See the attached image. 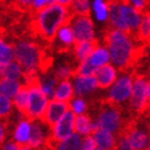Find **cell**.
<instances>
[{
	"label": "cell",
	"mask_w": 150,
	"mask_h": 150,
	"mask_svg": "<svg viewBox=\"0 0 150 150\" xmlns=\"http://www.w3.org/2000/svg\"><path fill=\"white\" fill-rule=\"evenodd\" d=\"M111 61L121 71L136 65L146 50L145 44L138 45V40L128 33L116 28H109L104 35Z\"/></svg>",
	"instance_id": "6da1fadb"
},
{
	"label": "cell",
	"mask_w": 150,
	"mask_h": 150,
	"mask_svg": "<svg viewBox=\"0 0 150 150\" xmlns=\"http://www.w3.org/2000/svg\"><path fill=\"white\" fill-rule=\"evenodd\" d=\"M72 16L73 15L66 6L55 3L38 10L35 20L32 22V27L43 39L52 43L55 39L57 29L66 21L71 20Z\"/></svg>",
	"instance_id": "7a4b0ae2"
},
{
	"label": "cell",
	"mask_w": 150,
	"mask_h": 150,
	"mask_svg": "<svg viewBox=\"0 0 150 150\" xmlns=\"http://www.w3.org/2000/svg\"><path fill=\"white\" fill-rule=\"evenodd\" d=\"M15 59L23 70V73L47 72L51 66V57L42 48L32 42H18L15 45Z\"/></svg>",
	"instance_id": "3957f363"
},
{
	"label": "cell",
	"mask_w": 150,
	"mask_h": 150,
	"mask_svg": "<svg viewBox=\"0 0 150 150\" xmlns=\"http://www.w3.org/2000/svg\"><path fill=\"white\" fill-rule=\"evenodd\" d=\"M23 77L26 81V86L28 87V103L23 116L31 121L42 120L48 105V98L39 87V76L38 74H28Z\"/></svg>",
	"instance_id": "277c9868"
},
{
	"label": "cell",
	"mask_w": 150,
	"mask_h": 150,
	"mask_svg": "<svg viewBox=\"0 0 150 150\" xmlns=\"http://www.w3.org/2000/svg\"><path fill=\"white\" fill-rule=\"evenodd\" d=\"M150 84L145 74H138L133 77V86L131 93V109L138 116L145 115L149 110V95H150Z\"/></svg>",
	"instance_id": "5b68a950"
},
{
	"label": "cell",
	"mask_w": 150,
	"mask_h": 150,
	"mask_svg": "<svg viewBox=\"0 0 150 150\" xmlns=\"http://www.w3.org/2000/svg\"><path fill=\"white\" fill-rule=\"evenodd\" d=\"M122 111L117 104L110 103L108 100L101 101V108L96 123L100 128L106 129L111 133H120L123 126Z\"/></svg>",
	"instance_id": "8992f818"
},
{
	"label": "cell",
	"mask_w": 150,
	"mask_h": 150,
	"mask_svg": "<svg viewBox=\"0 0 150 150\" xmlns=\"http://www.w3.org/2000/svg\"><path fill=\"white\" fill-rule=\"evenodd\" d=\"M132 86H133L132 74H128V73L122 74L118 79H116L112 83V87L108 94L106 100L117 105L129 100V96L132 93Z\"/></svg>",
	"instance_id": "52a82bcc"
},
{
	"label": "cell",
	"mask_w": 150,
	"mask_h": 150,
	"mask_svg": "<svg viewBox=\"0 0 150 150\" xmlns=\"http://www.w3.org/2000/svg\"><path fill=\"white\" fill-rule=\"evenodd\" d=\"M70 25L73 32L74 43L76 42H87L95 39L94 37V25L89 16H79L73 15Z\"/></svg>",
	"instance_id": "ba28073f"
},
{
	"label": "cell",
	"mask_w": 150,
	"mask_h": 150,
	"mask_svg": "<svg viewBox=\"0 0 150 150\" xmlns=\"http://www.w3.org/2000/svg\"><path fill=\"white\" fill-rule=\"evenodd\" d=\"M118 13H120V16H121L123 23L126 25L127 29H128L129 35H132L133 38H136L137 29L140 23L142 13L138 12L127 1H120V0H118Z\"/></svg>",
	"instance_id": "9c48e42d"
},
{
	"label": "cell",
	"mask_w": 150,
	"mask_h": 150,
	"mask_svg": "<svg viewBox=\"0 0 150 150\" xmlns=\"http://www.w3.org/2000/svg\"><path fill=\"white\" fill-rule=\"evenodd\" d=\"M74 118H76V114L71 109H69L62 115V117L52 126L50 133L52 138H55L57 142H60L71 136L74 132Z\"/></svg>",
	"instance_id": "30bf717a"
},
{
	"label": "cell",
	"mask_w": 150,
	"mask_h": 150,
	"mask_svg": "<svg viewBox=\"0 0 150 150\" xmlns=\"http://www.w3.org/2000/svg\"><path fill=\"white\" fill-rule=\"evenodd\" d=\"M69 109H70V103L51 99L50 101H48L47 109L44 111V115L42 117V122L51 129L52 126L62 117V115Z\"/></svg>",
	"instance_id": "8fae6325"
},
{
	"label": "cell",
	"mask_w": 150,
	"mask_h": 150,
	"mask_svg": "<svg viewBox=\"0 0 150 150\" xmlns=\"http://www.w3.org/2000/svg\"><path fill=\"white\" fill-rule=\"evenodd\" d=\"M93 76L100 89H106L111 87L112 83L117 79V71L112 65L105 64L95 70Z\"/></svg>",
	"instance_id": "7c38bea8"
},
{
	"label": "cell",
	"mask_w": 150,
	"mask_h": 150,
	"mask_svg": "<svg viewBox=\"0 0 150 150\" xmlns=\"http://www.w3.org/2000/svg\"><path fill=\"white\" fill-rule=\"evenodd\" d=\"M72 86L74 94L79 98L93 93L98 88L94 76H74V82Z\"/></svg>",
	"instance_id": "4fadbf2b"
},
{
	"label": "cell",
	"mask_w": 150,
	"mask_h": 150,
	"mask_svg": "<svg viewBox=\"0 0 150 150\" xmlns=\"http://www.w3.org/2000/svg\"><path fill=\"white\" fill-rule=\"evenodd\" d=\"M92 136L94 138L96 146H99L104 150H116L117 142L111 132L98 127V128L92 133Z\"/></svg>",
	"instance_id": "5bb4252c"
},
{
	"label": "cell",
	"mask_w": 150,
	"mask_h": 150,
	"mask_svg": "<svg viewBox=\"0 0 150 150\" xmlns=\"http://www.w3.org/2000/svg\"><path fill=\"white\" fill-rule=\"evenodd\" d=\"M70 21L71 20L66 21L56 32L57 40H59V51L69 50L74 44V37H73V32H72V28L70 25Z\"/></svg>",
	"instance_id": "9a60e30c"
},
{
	"label": "cell",
	"mask_w": 150,
	"mask_h": 150,
	"mask_svg": "<svg viewBox=\"0 0 150 150\" xmlns=\"http://www.w3.org/2000/svg\"><path fill=\"white\" fill-rule=\"evenodd\" d=\"M108 18L111 27L128 33V29L118 13V0H108Z\"/></svg>",
	"instance_id": "2e32d148"
},
{
	"label": "cell",
	"mask_w": 150,
	"mask_h": 150,
	"mask_svg": "<svg viewBox=\"0 0 150 150\" xmlns=\"http://www.w3.org/2000/svg\"><path fill=\"white\" fill-rule=\"evenodd\" d=\"M39 120H33L31 122V133H29V139L27 144L31 149H37L40 148L45 139V134H44V129L42 128L40 123L38 122Z\"/></svg>",
	"instance_id": "e0dca14e"
},
{
	"label": "cell",
	"mask_w": 150,
	"mask_h": 150,
	"mask_svg": "<svg viewBox=\"0 0 150 150\" xmlns=\"http://www.w3.org/2000/svg\"><path fill=\"white\" fill-rule=\"evenodd\" d=\"M74 92H73V86L69 79H65L61 82H57V84L55 87V92H54V98L55 100L59 101H66L69 103L73 99Z\"/></svg>",
	"instance_id": "ac0fdd59"
},
{
	"label": "cell",
	"mask_w": 150,
	"mask_h": 150,
	"mask_svg": "<svg viewBox=\"0 0 150 150\" xmlns=\"http://www.w3.org/2000/svg\"><path fill=\"white\" fill-rule=\"evenodd\" d=\"M22 76H23V70H22V67L17 61L0 64V78L18 81Z\"/></svg>",
	"instance_id": "d6986e66"
},
{
	"label": "cell",
	"mask_w": 150,
	"mask_h": 150,
	"mask_svg": "<svg viewBox=\"0 0 150 150\" xmlns=\"http://www.w3.org/2000/svg\"><path fill=\"white\" fill-rule=\"evenodd\" d=\"M98 45V40L93 39V40H87V42H76L73 44L74 47V56H76L77 61L81 62L83 60L88 59V56L91 55V52L94 50V48Z\"/></svg>",
	"instance_id": "ffe728a7"
},
{
	"label": "cell",
	"mask_w": 150,
	"mask_h": 150,
	"mask_svg": "<svg viewBox=\"0 0 150 150\" xmlns=\"http://www.w3.org/2000/svg\"><path fill=\"white\" fill-rule=\"evenodd\" d=\"M29 133H31V122L27 121V120L20 121L13 133L15 142H16V144L18 146L27 144V142L29 139Z\"/></svg>",
	"instance_id": "44dd1931"
},
{
	"label": "cell",
	"mask_w": 150,
	"mask_h": 150,
	"mask_svg": "<svg viewBox=\"0 0 150 150\" xmlns=\"http://www.w3.org/2000/svg\"><path fill=\"white\" fill-rule=\"evenodd\" d=\"M149 37H150V16H149V12L145 11L142 13L140 23L137 29L136 38L142 44H146L149 43Z\"/></svg>",
	"instance_id": "7402d4cb"
},
{
	"label": "cell",
	"mask_w": 150,
	"mask_h": 150,
	"mask_svg": "<svg viewBox=\"0 0 150 150\" xmlns=\"http://www.w3.org/2000/svg\"><path fill=\"white\" fill-rule=\"evenodd\" d=\"M88 60L94 67H100L105 64H108L110 61V55L106 48L104 47H98L96 45L94 48V50L91 52V55L88 56Z\"/></svg>",
	"instance_id": "603a6c76"
},
{
	"label": "cell",
	"mask_w": 150,
	"mask_h": 150,
	"mask_svg": "<svg viewBox=\"0 0 150 150\" xmlns=\"http://www.w3.org/2000/svg\"><path fill=\"white\" fill-rule=\"evenodd\" d=\"M92 118L87 114H81L74 118V131L79 136H89L92 134Z\"/></svg>",
	"instance_id": "cb8c5ba5"
},
{
	"label": "cell",
	"mask_w": 150,
	"mask_h": 150,
	"mask_svg": "<svg viewBox=\"0 0 150 150\" xmlns=\"http://www.w3.org/2000/svg\"><path fill=\"white\" fill-rule=\"evenodd\" d=\"M21 83L16 79H7V78H0V94L7 96L9 99H12L18 89L21 88Z\"/></svg>",
	"instance_id": "d4e9b609"
},
{
	"label": "cell",
	"mask_w": 150,
	"mask_h": 150,
	"mask_svg": "<svg viewBox=\"0 0 150 150\" xmlns=\"http://www.w3.org/2000/svg\"><path fill=\"white\" fill-rule=\"evenodd\" d=\"M82 138L78 133H72L71 136L59 142L56 150H79Z\"/></svg>",
	"instance_id": "484cf974"
},
{
	"label": "cell",
	"mask_w": 150,
	"mask_h": 150,
	"mask_svg": "<svg viewBox=\"0 0 150 150\" xmlns=\"http://www.w3.org/2000/svg\"><path fill=\"white\" fill-rule=\"evenodd\" d=\"M12 99H13V105L16 106V109L23 115L26 111V108H27V103H28V87L26 84L21 86L18 92L16 93V95H15Z\"/></svg>",
	"instance_id": "4316f807"
},
{
	"label": "cell",
	"mask_w": 150,
	"mask_h": 150,
	"mask_svg": "<svg viewBox=\"0 0 150 150\" xmlns=\"http://www.w3.org/2000/svg\"><path fill=\"white\" fill-rule=\"evenodd\" d=\"M72 15H79V16H89L91 13V5L89 0H72L70 5Z\"/></svg>",
	"instance_id": "83f0119b"
},
{
	"label": "cell",
	"mask_w": 150,
	"mask_h": 150,
	"mask_svg": "<svg viewBox=\"0 0 150 150\" xmlns=\"http://www.w3.org/2000/svg\"><path fill=\"white\" fill-rule=\"evenodd\" d=\"M15 60V48L0 38V64H6Z\"/></svg>",
	"instance_id": "f1b7e54d"
},
{
	"label": "cell",
	"mask_w": 150,
	"mask_h": 150,
	"mask_svg": "<svg viewBox=\"0 0 150 150\" xmlns=\"http://www.w3.org/2000/svg\"><path fill=\"white\" fill-rule=\"evenodd\" d=\"M96 67H94L89 60L86 59L83 61H81L79 65L73 70V76H93Z\"/></svg>",
	"instance_id": "f546056e"
},
{
	"label": "cell",
	"mask_w": 150,
	"mask_h": 150,
	"mask_svg": "<svg viewBox=\"0 0 150 150\" xmlns=\"http://www.w3.org/2000/svg\"><path fill=\"white\" fill-rule=\"evenodd\" d=\"M93 7L99 21L108 20V0H94Z\"/></svg>",
	"instance_id": "4dcf8cb0"
},
{
	"label": "cell",
	"mask_w": 150,
	"mask_h": 150,
	"mask_svg": "<svg viewBox=\"0 0 150 150\" xmlns=\"http://www.w3.org/2000/svg\"><path fill=\"white\" fill-rule=\"evenodd\" d=\"M12 110V103L11 99H9L7 96L0 94V120L4 118L7 120L11 114Z\"/></svg>",
	"instance_id": "1f68e13d"
},
{
	"label": "cell",
	"mask_w": 150,
	"mask_h": 150,
	"mask_svg": "<svg viewBox=\"0 0 150 150\" xmlns=\"http://www.w3.org/2000/svg\"><path fill=\"white\" fill-rule=\"evenodd\" d=\"M73 76V70L70 65H61L59 69L55 71L54 78L56 79V82H61L65 79H70V77Z\"/></svg>",
	"instance_id": "d6a6232c"
},
{
	"label": "cell",
	"mask_w": 150,
	"mask_h": 150,
	"mask_svg": "<svg viewBox=\"0 0 150 150\" xmlns=\"http://www.w3.org/2000/svg\"><path fill=\"white\" fill-rule=\"evenodd\" d=\"M73 101L70 104V109L74 112L76 115H81V114H84L86 110H87V103L82 99V98H76V99H72Z\"/></svg>",
	"instance_id": "836d02e7"
},
{
	"label": "cell",
	"mask_w": 150,
	"mask_h": 150,
	"mask_svg": "<svg viewBox=\"0 0 150 150\" xmlns=\"http://www.w3.org/2000/svg\"><path fill=\"white\" fill-rule=\"evenodd\" d=\"M128 3L131 6H133L138 12L143 13L146 11V7H148V4H149V0H128Z\"/></svg>",
	"instance_id": "e575fe53"
},
{
	"label": "cell",
	"mask_w": 150,
	"mask_h": 150,
	"mask_svg": "<svg viewBox=\"0 0 150 150\" xmlns=\"http://www.w3.org/2000/svg\"><path fill=\"white\" fill-rule=\"evenodd\" d=\"M96 146L95 142H94V138L92 134L89 136H86V138L81 142V149L82 150H94Z\"/></svg>",
	"instance_id": "d590c367"
},
{
	"label": "cell",
	"mask_w": 150,
	"mask_h": 150,
	"mask_svg": "<svg viewBox=\"0 0 150 150\" xmlns=\"http://www.w3.org/2000/svg\"><path fill=\"white\" fill-rule=\"evenodd\" d=\"M55 3H56V0H33L32 7H33L35 11H38V10L43 9V7L52 5V4H55Z\"/></svg>",
	"instance_id": "8d00e7d4"
},
{
	"label": "cell",
	"mask_w": 150,
	"mask_h": 150,
	"mask_svg": "<svg viewBox=\"0 0 150 150\" xmlns=\"http://www.w3.org/2000/svg\"><path fill=\"white\" fill-rule=\"evenodd\" d=\"M116 150H134V149L131 148V145L128 144V142H127V139L123 136H120V140L117 143Z\"/></svg>",
	"instance_id": "74e56055"
},
{
	"label": "cell",
	"mask_w": 150,
	"mask_h": 150,
	"mask_svg": "<svg viewBox=\"0 0 150 150\" xmlns=\"http://www.w3.org/2000/svg\"><path fill=\"white\" fill-rule=\"evenodd\" d=\"M16 3L22 7V9H32L33 0H16Z\"/></svg>",
	"instance_id": "f35d334b"
},
{
	"label": "cell",
	"mask_w": 150,
	"mask_h": 150,
	"mask_svg": "<svg viewBox=\"0 0 150 150\" xmlns=\"http://www.w3.org/2000/svg\"><path fill=\"white\" fill-rule=\"evenodd\" d=\"M18 145L16 144V143H12V142H9L4 148H3V150H18Z\"/></svg>",
	"instance_id": "ab89813d"
},
{
	"label": "cell",
	"mask_w": 150,
	"mask_h": 150,
	"mask_svg": "<svg viewBox=\"0 0 150 150\" xmlns=\"http://www.w3.org/2000/svg\"><path fill=\"white\" fill-rule=\"evenodd\" d=\"M4 139H5V127L0 123V144L4 142Z\"/></svg>",
	"instance_id": "60d3db41"
},
{
	"label": "cell",
	"mask_w": 150,
	"mask_h": 150,
	"mask_svg": "<svg viewBox=\"0 0 150 150\" xmlns=\"http://www.w3.org/2000/svg\"><path fill=\"white\" fill-rule=\"evenodd\" d=\"M56 3L60 4V5H62V6H66V7H69L72 3V0H56Z\"/></svg>",
	"instance_id": "b9f144b4"
},
{
	"label": "cell",
	"mask_w": 150,
	"mask_h": 150,
	"mask_svg": "<svg viewBox=\"0 0 150 150\" xmlns=\"http://www.w3.org/2000/svg\"><path fill=\"white\" fill-rule=\"evenodd\" d=\"M18 150H32V149L29 148L28 145H21V146L18 148Z\"/></svg>",
	"instance_id": "7bdbcfd3"
},
{
	"label": "cell",
	"mask_w": 150,
	"mask_h": 150,
	"mask_svg": "<svg viewBox=\"0 0 150 150\" xmlns=\"http://www.w3.org/2000/svg\"><path fill=\"white\" fill-rule=\"evenodd\" d=\"M37 150H51V149H48V148H45V146H40V148H37Z\"/></svg>",
	"instance_id": "ee69618b"
},
{
	"label": "cell",
	"mask_w": 150,
	"mask_h": 150,
	"mask_svg": "<svg viewBox=\"0 0 150 150\" xmlns=\"http://www.w3.org/2000/svg\"><path fill=\"white\" fill-rule=\"evenodd\" d=\"M94 150H104V149H101V148H99V146H95Z\"/></svg>",
	"instance_id": "f6af8a7d"
},
{
	"label": "cell",
	"mask_w": 150,
	"mask_h": 150,
	"mask_svg": "<svg viewBox=\"0 0 150 150\" xmlns=\"http://www.w3.org/2000/svg\"><path fill=\"white\" fill-rule=\"evenodd\" d=\"M120 1H128V0H120Z\"/></svg>",
	"instance_id": "bcb514c9"
}]
</instances>
